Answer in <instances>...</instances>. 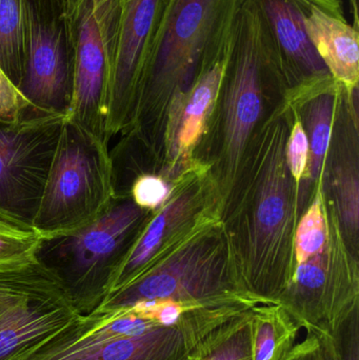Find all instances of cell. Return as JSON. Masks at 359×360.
I'll return each instance as SVG.
<instances>
[{"label":"cell","mask_w":359,"mask_h":360,"mask_svg":"<svg viewBox=\"0 0 359 360\" xmlns=\"http://www.w3.org/2000/svg\"><path fill=\"white\" fill-rule=\"evenodd\" d=\"M274 109L257 129L235 182L219 207L242 289L261 304H278L296 266L294 234L301 184L287 165L291 128L286 97Z\"/></svg>","instance_id":"6da1fadb"},{"label":"cell","mask_w":359,"mask_h":360,"mask_svg":"<svg viewBox=\"0 0 359 360\" xmlns=\"http://www.w3.org/2000/svg\"><path fill=\"white\" fill-rule=\"evenodd\" d=\"M216 329L204 309L164 326L152 302L78 314L50 338L12 360H197Z\"/></svg>","instance_id":"7a4b0ae2"},{"label":"cell","mask_w":359,"mask_h":360,"mask_svg":"<svg viewBox=\"0 0 359 360\" xmlns=\"http://www.w3.org/2000/svg\"><path fill=\"white\" fill-rule=\"evenodd\" d=\"M240 0H169L141 72L129 132L147 139L158 109H176L230 41Z\"/></svg>","instance_id":"3957f363"},{"label":"cell","mask_w":359,"mask_h":360,"mask_svg":"<svg viewBox=\"0 0 359 360\" xmlns=\"http://www.w3.org/2000/svg\"><path fill=\"white\" fill-rule=\"evenodd\" d=\"M288 91L256 0H240L216 105L221 109V148L214 181L221 203L240 173L266 103L286 96Z\"/></svg>","instance_id":"277c9868"},{"label":"cell","mask_w":359,"mask_h":360,"mask_svg":"<svg viewBox=\"0 0 359 360\" xmlns=\"http://www.w3.org/2000/svg\"><path fill=\"white\" fill-rule=\"evenodd\" d=\"M171 300L190 309L259 306L242 289L221 216L209 217L99 308Z\"/></svg>","instance_id":"5b68a950"},{"label":"cell","mask_w":359,"mask_h":360,"mask_svg":"<svg viewBox=\"0 0 359 360\" xmlns=\"http://www.w3.org/2000/svg\"><path fill=\"white\" fill-rule=\"evenodd\" d=\"M152 213L129 195H114L92 224L42 238L36 259L56 278L76 311L89 314L110 293L118 266Z\"/></svg>","instance_id":"8992f818"},{"label":"cell","mask_w":359,"mask_h":360,"mask_svg":"<svg viewBox=\"0 0 359 360\" xmlns=\"http://www.w3.org/2000/svg\"><path fill=\"white\" fill-rule=\"evenodd\" d=\"M113 198L109 143L65 120L33 228L42 238L69 234L92 224Z\"/></svg>","instance_id":"52a82bcc"},{"label":"cell","mask_w":359,"mask_h":360,"mask_svg":"<svg viewBox=\"0 0 359 360\" xmlns=\"http://www.w3.org/2000/svg\"><path fill=\"white\" fill-rule=\"evenodd\" d=\"M119 0H67L73 90L65 120L109 143L107 105Z\"/></svg>","instance_id":"ba28073f"},{"label":"cell","mask_w":359,"mask_h":360,"mask_svg":"<svg viewBox=\"0 0 359 360\" xmlns=\"http://www.w3.org/2000/svg\"><path fill=\"white\" fill-rule=\"evenodd\" d=\"M329 220L330 235L324 251L295 266L278 304L299 328L331 333L359 304L358 260L346 249L337 218Z\"/></svg>","instance_id":"9c48e42d"},{"label":"cell","mask_w":359,"mask_h":360,"mask_svg":"<svg viewBox=\"0 0 359 360\" xmlns=\"http://www.w3.org/2000/svg\"><path fill=\"white\" fill-rule=\"evenodd\" d=\"M27 56L18 91L38 114L65 115L73 90L67 0H23Z\"/></svg>","instance_id":"30bf717a"},{"label":"cell","mask_w":359,"mask_h":360,"mask_svg":"<svg viewBox=\"0 0 359 360\" xmlns=\"http://www.w3.org/2000/svg\"><path fill=\"white\" fill-rule=\"evenodd\" d=\"M65 124L61 114L33 113L15 124L0 120V218L33 228Z\"/></svg>","instance_id":"8fae6325"},{"label":"cell","mask_w":359,"mask_h":360,"mask_svg":"<svg viewBox=\"0 0 359 360\" xmlns=\"http://www.w3.org/2000/svg\"><path fill=\"white\" fill-rule=\"evenodd\" d=\"M168 2L119 0L107 105L109 139L130 127L141 72Z\"/></svg>","instance_id":"7c38bea8"},{"label":"cell","mask_w":359,"mask_h":360,"mask_svg":"<svg viewBox=\"0 0 359 360\" xmlns=\"http://www.w3.org/2000/svg\"><path fill=\"white\" fill-rule=\"evenodd\" d=\"M214 184L204 175L191 176L172 190L170 197L157 213L151 216L139 232L118 266L110 293L134 281L175 243L211 215L202 216L206 201L212 197ZM109 293V294H110ZM107 294V295H109Z\"/></svg>","instance_id":"4fadbf2b"},{"label":"cell","mask_w":359,"mask_h":360,"mask_svg":"<svg viewBox=\"0 0 359 360\" xmlns=\"http://www.w3.org/2000/svg\"><path fill=\"white\" fill-rule=\"evenodd\" d=\"M358 91L341 88L335 141L330 143L327 179L332 193L334 216L346 245L358 252L359 160Z\"/></svg>","instance_id":"5bb4252c"},{"label":"cell","mask_w":359,"mask_h":360,"mask_svg":"<svg viewBox=\"0 0 359 360\" xmlns=\"http://www.w3.org/2000/svg\"><path fill=\"white\" fill-rule=\"evenodd\" d=\"M306 30L335 82L358 89L359 31L345 16L341 0H301Z\"/></svg>","instance_id":"9a60e30c"},{"label":"cell","mask_w":359,"mask_h":360,"mask_svg":"<svg viewBox=\"0 0 359 360\" xmlns=\"http://www.w3.org/2000/svg\"><path fill=\"white\" fill-rule=\"evenodd\" d=\"M256 2L269 27L289 91L330 77L308 35L301 0Z\"/></svg>","instance_id":"2e32d148"},{"label":"cell","mask_w":359,"mask_h":360,"mask_svg":"<svg viewBox=\"0 0 359 360\" xmlns=\"http://www.w3.org/2000/svg\"><path fill=\"white\" fill-rule=\"evenodd\" d=\"M78 314L58 283L34 292L0 323V360L19 356Z\"/></svg>","instance_id":"e0dca14e"},{"label":"cell","mask_w":359,"mask_h":360,"mask_svg":"<svg viewBox=\"0 0 359 360\" xmlns=\"http://www.w3.org/2000/svg\"><path fill=\"white\" fill-rule=\"evenodd\" d=\"M343 86L332 77L324 78L288 91L287 101L299 109V116L309 143V162L305 177L320 184L328 155L333 122Z\"/></svg>","instance_id":"ac0fdd59"},{"label":"cell","mask_w":359,"mask_h":360,"mask_svg":"<svg viewBox=\"0 0 359 360\" xmlns=\"http://www.w3.org/2000/svg\"><path fill=\"white\" fill-rule=\"evenodd\" d=\"M232 36V35H231ZM230 41L215 53L202 68L191 90L181 103V113L173 122L171 135L173 160L183 162L191 155L202 139L209 118L216 109Z\"/></svg>","instance_id":"d6986e66"},{"label":"cell","mask_w":359,"mask_h":360,"mask_svg":"<svg viewBox=\"0 0 359 360\" xmlns=\"http://www.w3.org/2000/svg\"><path fill=\"white\" fill-rule=\"evenodd\" d=\"M252 316L253 360H285L301 328L280 304H259Z\"/></svg>","instance_id":"ffe728a7"},{"label":"cell","mask_w":359,"mask_h":360,"mask_svg":"<svg viewBox=\"0 0 359 360\" xmlns=\"http://www.w3.org/2000/svg\"><path fill=\"white\" fill-rule=\"evenodd\" d=\"M27 56L23 0H0V68L18 89Z\"/></svg>","instance_id":"44dd1931"},{"label":"cell","mask_w":359,"mask_h":360,"mask_svg":"<svg viewBox=\"0 0 359 360\" xmlns=\"http://www.w3.org/2000/svg\"><path fill=\"white\" fill-rule=\"evenodd\" d=\"M251 311L232 319L204 340L197 360H253Z\"/></svg>","instance_id":"7402d4cb"},{"label":"cell","mask_w":359,"mask_h":360,"mask_svg":"<svg viewBox=\"0 0 359 360\" xmlns=\"http://www.w3.org/2000/svg\"><path fill=\"white\" fill-rule=\"evenodd\" d=\"M56 283L37 260L21 268L0 271V323L27 296Z\"/></svg>","instance_id":"603a6c76"},{"label":"cell","mask_w":359,"mask_h":360,"mask_svg":"<svg viewBox=\"0 0 359 360\" xmlns=\"http://www.w3.org/2000/svg\"><path fill=\"white\" fill-rule=\"evenodd\" d=\"M322 186L315 190L313 200L307 212L297 222L294 234L295 264L307 262L309 258L324 251L328 245L330 224L327 219L326 207Z\"/></svg>","instance_id":"cb8c5ba5"},{"label":"cell","mask_w":359,"mask_h":360,"mask_svg":"<svg viewBox=\"0 0 359 360\" xmlns=\"http://www.w3.org/2000/svg\"><path fill=\"white\" fill-rule=\"evenodd\" d=\"M42 236L34 228H25L0 218V271L21 268L36 262Z\"/></svg>","instance_id":"d4e9b609"},{"label":"cell","mask_w":359,"mask_h":360,"mask_svg":"<svg viewBox=\"0 0 359 360\" xmlns=\"http://www.w3.org/2000/svg\"><path fill=\"white\" fill-rule=\"evenodd\" d=\"M172 190L162 177L143 173L131 182L126 194L141 209L157 212L168 200Z\"/></svg>","instance_id":"484cf974"},{"label":"cell","mask_w":359,"mask_h":360,"mask_svg":"<svg viewBox=\"0 0 359 360\" xmlns=\"http://www.w3.org/2000/svg\"><path fill=\"white\" fill-rule=\"evenodd\" d=\"M329 335L335 360H359V304L337 323Z\"/></svg>","instance_id":"4316f807"},{"label":"cell","mask_w":359,"mask_h":360,"mask_svg":"<svg viewBox=\"0 0 359 360\" xmlns=\"http://www.w3.org/2000/svg\"><path fill=\"white\" fill-rule=\"evenodd\" d=\"M292 111L294 112L295 122L293 127L291 126L288 141H287L286 160L291 175L299 184L301 180L305 179L306 172H307L308 162H309V143L299 116L295 113L294 110L292 109Z\"/></svg>","instance_id":"83f0119b"},{"label":"cell","mask_w":359,"mask_h":360,"mask_svg":"<svg viewBox=\"0 0 359 360\" xmlns=\"http://www.w3.org/2000/svg\"><path fill=\"white\" fill-rule=\"evenodd\" d=\"M33 113L35 112L0 68V120L15 124Z\"/></svg>","instance_id":"f1b7e54d"},{"label":"cell","mask_w":359,"mask_h":360,"mask_svg":"<svg viewBox=\"0 0 359 360\" xmlns=\"http://www.w3.org/2000/svg\"><path fill=\"white\" fill-rule=\"evenodd\" d=\"M285 360H335L330 335L308 331L305 340L295 345Z\"/></svg>","instance_id":"f546056e"},{"label":"cell","mask_w":359,"mask_h":360,"mask_svg":"<svg viewBox=\"0 0 359 360\" xmlns=\"http://www.w3.org/2000/svg\"><path fill=\"white\" fill-rule=\"evenodd\" d=\"M351 4L352 12H353L354 22L355 25L358 23V0H350Z\"/></svg>","instance_id":"4dcf8cb0"}]
</instances>
